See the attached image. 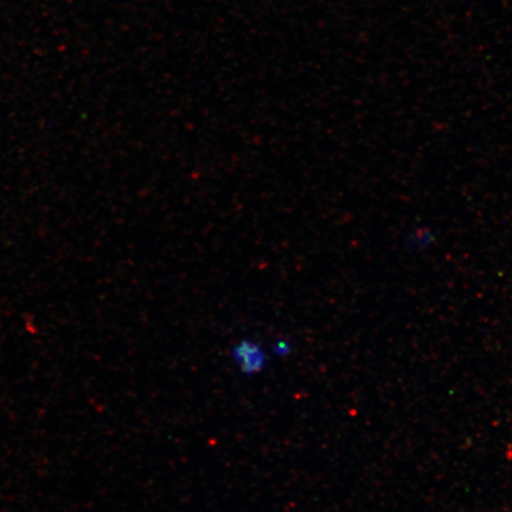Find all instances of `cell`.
I'll return each instance as SVG.
<instances>
[{"instance_id": "cell-1", "label": "cell", "mask_w": 512, "mask_h": 512, "mask_svg": "<svg viewBox=\"0 0 512 512\" xmlns=\"http://www.w3.org/2000/svg\"><path fill=\"white\" fill-rule=\"evenodd\" d=\"M232 360L240 373L251 379L267 369L270 355L254 339L243 338L233 345Z\"/></svg>"}, {"instance_id": "cell-2", "label": "cell", "mask_w": 512, "mask_h": 512, "mask_svg": "<svg viewBox=\"0 0 512 512\" xmlns=\"http://www.w3.org/2000/svg\"><path fill=\"white\" fill-rule=\"evenodd\" d=\"M293 352V344L287 339H278L273 343L272 354L280 358H286Z\"/></svg>"}]
</instances>
